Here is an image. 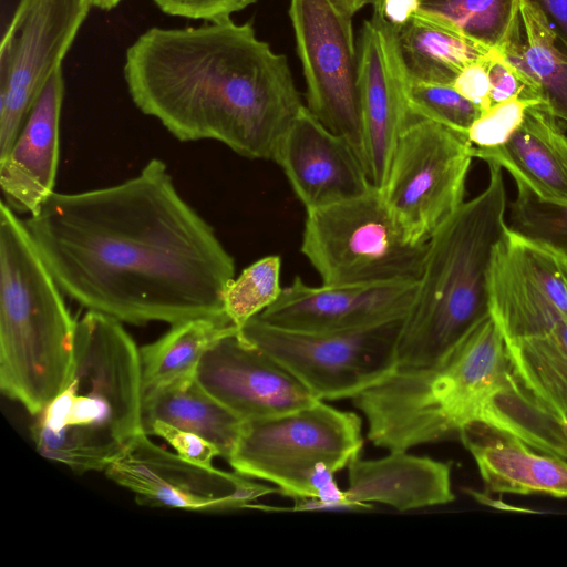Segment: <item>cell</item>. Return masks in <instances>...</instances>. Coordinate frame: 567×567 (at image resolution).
<instances>
[{"label": "cell", "mask_w": 567, "mask_h": 567, "mask_svg": "<svg viewBox=\"0 0 567 567\" xmlns=\"http://www.w3.org/2000/svg\"><path fill=\"white\" fill-rule=\"evenodd\" d=\"M534 450L567 461V408L554 411L534 401L516 382L494 395L478 420Z\"/></svg>", "instance_id": "obj_28"}, {"label": "cell", "mask_w": 567, "mask_h": 567, "mask_svg": "<svg viewBox=\"0 0 567 567\" xmlns=\"http://www.w3.org/2000/svg\"><path fill=\"white\" fill-rule=\"evenodd\" d=\"M237 329L228 320L206 318L171 326L157 340L140 348L144 393L195 377L207 350Z\"/></svg>", "instance_id": "obj_26"}, {"label": "cell", "mask_w": 567, "mask_h": 567, "mask_svg": "<svg viewBox=\"0 0 567 567\" xmlns=\"http://www.w3.org/2000/svg\"><path fill=\"white\" fill-rule=\"evenodd\" d=\"M473 156L505 168L540 202L567 206V134L544 103L527 109L509 140Z\"/></svg>", "instance_id": "obj_21"}, {"label": "cell", "mask_w": 567, "mask_h": 567, "mask_svg": "<svg viewBox=\"0 0 567 567\" xmlns=\"http://www.w3.org/2000/svg\"><path fill=\"white\" fill-rule=\"evenodd\" d=\"M196 377L244 421L281 415L318 401L286 368L246 340L239 329L207 350Z\"/></svg>", "instance_id": "obj_15"}, {"label": "cell", "mask_w": 567, "mask_h": 567, "mask_svg": "<svg viewBox=\"0 0 567 567\" xmlns=\"http://www.w3.org/2000/svg\"><path fill=\"white\" fill-rule=\"evenodd\" d=\"M536 7L556 47L567 53V0H528Z\"/></svg>", "instance_id": "obj_38"}, {"label": "cell", "mask_w": 567, "mask_h": 567, "mask_svg": "<svg viewBox=\"0 0 567 567\" xmlns=\"http://www.w3.org/2000/svg\"><path fill=\"white\" fill-rule=\"evenodd\" d=\"M62 65L51 74L10 151L0 158L2 202L14 213L34 214L53 194L59 166Z\"/></svg>", "instance_id": "obj_19"}, {"label": "cell", "mask_w": 567, "mask_h": 567, "mask_svg": "<svg viewBox=\"0 0 567 567\" xmlns=\"http://www.w3.org/2000/svg\"><path fill=\"white\" fill-rule=\"evenodd\" d=\"M91 7L101 10H112L116 8L123 0H87Z\"/></svg>", "instance_id": "obj_41"}, {"label": "cell", "mask_w": 567, "mask_h": 567, "mask_svg": "<svg viewBox=\"0 0 567 567\" xmlns=\"http://www.w3.org/2000/svg\"><path fill=\"white\" fill-rule=\"evenodd\" d=\"M24 223L62 292L89 311L135 326L230 321L235 261L159 158L112 186L54 192Z\"/></svg>", "instance_id": "obj_1"}, {"label": "cell", "mask_w": 567, "mask_h": 567, "mask_svg": "<svg viewBox=\"0 0 567 567\" xmlns=\"http://www.w3.org/2000/svg\"><path fill=\"white\" fill-rule=\"evenodd\" d=\"M417 13L502 52L522 31L520 0H420Z\"/></svg>", "instance_id": "obj_29"}, {"label": "cell", "mask_w": 567, "mask_h": 567, "mask_svg": "<svg viewBox=\"0 0 567 567\" xmlns=\"http://www.w3.org/2000/svg\"><path fill=\"white\" fill-rule=\"evenodd\" d=\"M513 382L506 339L489 315L435 363L398 367L351 400L374 446L410 451L458 439Z\"/></svg>", "instance_id": "obj_4"}, {"label": "cell", "mask_w": 567, "mask_h": 567, "mask_svg": "<svg viewBox=\"0 0 567 567\" xmlns=\"http://www.w3.org/2000/svg\"><path fill=\"white\" fill-rule=\"evenodd\" d=\"M487 164L484 190L464 202L427 241L416 292L400 329L398 367L435 363L491 315V260L508 224L502 167Z\"/></svg>", "instance_id": "obj_5"}, {"label": "cell", "mask_w": 567, "mask_h": 567, "mask_svg": "<svg viewBox=\"0 0 567 567\" xmlns=\"http://www.w3.org/2000/svg\"><path fill=\"white\" fill-rule=\"evenodd\" d=\"M489 55L464 68L453 82L456 91L475 104L482 113L492 107L488 76Z\"/></svg>", "instance_id": "obj_37"}, {"label": "cell", "mask_w": 567, "mask_h": 567, "mask_svg": "<svg viewBox=\"0 0 567 567\" xmlns=\"http://www.w3.org/2000/svg\"><path fill=\"white\" fill-rule=\"evenodd\" d=\"M280 271V257L271 255L258 259L228 284L223 295L224 310L237 328L278 299L282 290Z\"/></svg>", "instance_id": "obj_30"}, {"label": "cell", "mask_w": 567, "mask_h": 567, "mask_svg": "<svg viewBox=\"0 0 567 567\" xmlns=\"http://www.w3.org/2000/svg\"><path fill=\"white\" fill-rule=\"evenodd\" d=\"M134 105L181 142L213 140L250 159H274L305 106L284 54L230 18L153 27L126 49Z\"/></svg>", "instance_id": "obj_2"}, {"label": "cell", "mask_w": 567, "mask_h": 567, "mask_svg": "<svg viewBox=\"0 0 567 567\" xmlns=\"http://www.w3.org/2000/svg\"><path fill=\"white\" fill-rule=\"evenodd\" d=\"M394 29L406 73L425 82L453 84L464 68L493 51L421 13Z\"/></svg>", "instance_id": "obj_24"}, {"label": "cell", "mask_w": 567, "mask_h": 567, "mask_svg": "<svg viewBox=\"0 0 567 567\" xmlns=\"http://www.w3.org/2000/svg\"><path fill=\"white\" fill-rule=\"evenodd\" d=\"M144 431L147 435L162 437L179 456L190 462L212 466L213 460L220 456L219 450L206 439L165 422L154 421Z\"/></svg>", "instance_id": "obj_34"}, {"label": "cell", "mask_w": 567, "mask_h": 567, "mask_svg": "<svg viewBox=\"0 0 567 567\" xmlns=\"http://www.w3.org/2000/svg\"><path fill=\"white\" fill-rule=\"evenodd\" d=\"M141 434L106 468V476L134 494L143 506L195 512L252 508L278 488L239 473L190 462Z\"/></svg>", "instance_id": "obj_13"}, {"label": "cell", "mask_w": 567, "mask_h": 567, "mask_svg": "<svg viewBox=\"0 0 567 567\" xmlns=\"http://www.w3.org/2000/svg\"><path fill=\"white\" fill-rule=\"evenodd\" d=\"M514 379L537 403L567 408V322L534 337L506 341Z\"/></svg>", "instance_id": "obj_27"}, {"label": "cell", "mask_w": 567, "mask_h": 567, "mask_svg": "<svg viewBox=\"0 0 567 567\" xmlns=\"http://www.w3.org/2000/svg\"><path fill=\"white\" fill-rule=\"evenodd\" d=\"M358 60L365 169L371 184L382 189L395 143L411 114L395 29L377 11L362 24Z\"/></svg>", "instance_id": "obj_17"}, {"label": "cell", "mask_w": 567, "mask_h": 567, "mask_svg": "<svg viewBox=\"0 0 567 567\" xmlns=\"http://www.w3.org/2000/svg\"><path fill=\"white\" fill-rule=\"evenodd\" d=\"M289 17L307 85V109L351 145L365 168L352 18L330 0H290Z\"/></svg>", "instance_id": "obj_11"}, {"label": "cell", "mask_w": 567, "mask_h": 567, "mask_svg": "<svg viewBox=\"0 0 567 567\" xmlns=\"http://www.w3.org/2000/svg\"><path fill=\"white\" fill-rule=\"evenodd\" d=\"M346 498L373 508L372 503L406 512L455 499L452 465L409 451H389L379 458L357 456L348 465Z\"/></svg>", "instance_id": "obj_20"}, {"label": "cell", "mask_w": 567, "mask_h": 567, "mask_svg": "<svg viewBox=\"0 0 567 567\" xmlns=\"http://www.w3.org/2000/svg\"><path fill=\"white\" fill-rule=\"evenodd\" d=\"M488 292L506 341L545 333L567 322V254L508 226L493 250Z\"/></svg>", "instance_id": "obj_14"}, {"label": "cell", "mask_w": 567, "mask_h": 567, "mask_svg": "<svg viewBox=\"0 0 567 567\" xmlns=\"http://www.w3.org/2000/svg\"><path fill=\"white\" fill-rule=\"evenodd\" d=\"M426 249L405 234L374 186L307 210L301 252L323 285L419 281Z\"/></svg>", "instance_id": "obj_8"}, {"label": "cell", "mask_w": 567, "mask_h": 567, "mask_svg": "<svg viewBox=\"0 0 567 567\" xmlns=\"http://www.w3.org/2000/svg\"><path fill=\"white\" fill-rule=\"evenodd\" d=\"M540 100L516 96L493 105L471 125L467 138L475 148H494L506 143L522 124L528 107Z\"/></svg>", "instance_id": "obj_33"}, {"label": "cell", "mask_w": 567, "mask_h": 567, "mask_svg": "<svg viewBox=\"0 0 567 567\" xmlns=\"http://www.w3.org/2000/svg\"><path fill=\"white\" fill-rule=\"evenodd\" d=\"M520 33L501 53L537 91L549 112L567 123V53L555 45L542 14L528 0H520Z\"/></svg>", "instance_id": "obj_25"}, {"label": "cell", "mask_w": 567, "mask_h": 567, "mask_svg": "<svg viewBox=\"0 0 567 567\" xmlns=\"http://www.w3.org/2000/svg\"><path fill=\"white\" fill-rule=\"evenodd\" d=\"M140 349L122 322L89 311L76 321L74 363L31 426L37 451L83 474L105 471L144 432Z\"/></svg>", "instance_id": "obj_3"}, {"label": "cell", "mask_w": 567, "mask_h": 567, "mask_svg": "<svg viewBox=\"0 0 567 567\" xmlns=\"http://www.w3.org/2000/svg\"><path fill=\"white\" fill-rule=\"evenodd\" d=\"M154 421L165 422L206 439L219 450L220 457L226 461L231 455L245 423L213 396L196 375L144 393V430Z\"/></svg>", "instance_id": "obj_23"}, {"label": "cell", "mask_w": 567, "mask_h": 567, "mask_svg": "<svg viewBox=\"0 0 567 567\" xmlns=\"http://www.w3.org/2000/svg\"><path fill=\"white\" fill-rule=\"evenodd\" d=\"M473 158L466 134L411 115L380 190L412 240L427 243L464 203Z\"/></svg>", "instance_id": "obj_10"}, {"label": "cell", "mask_w": 567, "mask_h": 567, "mask_svg": "<svg viewBox=\"0 0 567 567\" xmlns=\"http://www.w3.org/2000/svg\"><path fill=\"white\" fill-rule=\"evenodd\" d=\"M382 0H372L373 8H378L381 4Z\"/></svg>", "instance_id": "obj_42"}, {"label": "cell", "mask_w": 567, "mask_h": 567, "mask_svg": "<svg viewBox=\"0 0 567 567\" xmlns=\"http://www.w3.org/2000/svg\"><path fill=\"white\" fill-rule=\"evenodd\" d=\"M166 14L214 22L229 19L257 0H151Z\"/></svg>", "instance_id": "obj_35"}, {"label": "cell", "mask_w": 567, "mask_h": 567, "mask_svg": "<svg viewBox=\"0 0 567 567\" xmlns=\"http://www.w3.org/2000/svg\"><path fill=\"white\" fill-rule=\"evenodd\" d=\"M488 76L492 106L516 96L542 101L525 76L498 51H492L488 58Z\"/></svg>", "instance_id": "obj_36"}, {"label": "cell", "mask_w": 567, "mask_h": 567, "mask_svg": "<svg viewBox=\"0 0 567 567\" xmlns=\"http://www.w3.org/2000/svg\"><path fill=\"white\" fill-rule=\"evenodd\" d=\"M516 186L517 195L509 206L508 226L567 254V206L540 202L525 186Z\"/></svg>", "instance_id": "obj_32"}, {"label": "cell", "mask_w": 567, "mask_h": 567, "mask_svg": "<svg viewBox=\"0 0 567 567\" xmlns=\"http://www.w3.org/2000/svg\"><path fill=\"white\" fill-rule=\"evenodd\" d=\"M402 85L411 115L440 123L462 134L467 135L471 125L482 114L453 84L414 79L406 73L404 65Z\"/></svg>", "instance_id": "obj_31"}, {"label": "cell", "mask_w": 567, "mask_h": 567, "mask_svg": "<svg viewBox=\"0 0 567 567\" xmlns=\"http://www.w3.org/2000/svg\"><path fill=\"white\" fill-rule=\"evenodd\" d=\"M419 7L420 0H382L373 11L379 12L394 28H399L417 13Z\"/></svg>", "instance_id": "obj_39"}, {"label": "cell", "mask_w": 567, "mask_h": 567, "mask_svg": "<svg viewBox=\"0 0 567 567\" xmlns=\"http://www.w3.org/2000/svg\"><path fill=\"white\" fill-rule=\"evenodd\" d=\"M272 161L306 210L359 196L373 186L351 145L306 105L280 140Z\"/></svg>", "instance_id": "obj_18"}, {"label": "cell", "mask_w": 567, "mask_h": 567, "mask_svg": "<svg viewBox=\"0 0 567 567\" xmlns=\"http://www.w3.org/2000/svg\"><path fill=\"white\" fill-rule=\"evenodd\" d=\"M91 8L87 0H19L0 47V158L62 65Z\"/></svg>", "instance_id": "obj_12"}, {"label": "cell", "mask_w": 567, "mask_h": 567, "mask_svg": "<svg viewBox=\"0 0 567 567\" xmlns=\"http://www.w3.org/2000/svg\"><path fill=\"white\" fill-rule=\"evenodd\" d=\"M458 440L488 492L567 498L566 460L534 452L519 439L482 422L463 429Z\"/></svg>", "instance_id": "obj_22"}, {"label": "cell", "mask_w": 567, "mask_h": 567, "mask_svg": "<svg viewBox=\"0 0 567 567\" xmlns=\"http://www.w3.org/2000/svg\"><path fill=\"white\" fill-rule=\"evenodd\" d=\"M403 318L348 331L311 332L270 324L258 316L240 334L271 355L317 399H352L398 368Z\"/></svg>", "instance_id": "obj_9"}, {"label": "cell", "mask_w": 567, "mask_h": 567, "mask_svg": "<svg viewBox=\"0 0 567 567\" xmlns=\"http://www.w3.org/2000/svg\"><path fill=\"white\" fill-rule=\"evenodd\" d=\"M332 4L343 14L352 18L364 6L372 3V0H330Z\"/></svg>", "instance_id": "obj_40"}, {"label": "cell", "mask_w": 567, "mask_h": 567, "mask_svg": "<svg viewBox=\"0 0 567 567\" xmlns=\"http://www.w3.org/2000/svg\"><path fill=\"white\" fill-rule=\"evenodd\" d=\"M416 286L417 281H394L315 287L296 277L258 317L300 331L357 330L404 318Z\"/></svg>", "instance_id": "obj_16"}, {"label": "cell", "mask_w": 567, "mask_h": 567, "mask_svg": "<svg viewBox=\"0 0 567 567\" xmlns=\"http://www.w3.org/2000/svg\"><path fill=\"white\" fill-rule=\"evenodd\" d=\"M362 446V419L318 400L281 415L245 421L227 462L237 473L271 483L292 498L289 512L369 511L348 501L334 478Z\"/></svg>", "instance_id": "obj_7"}, {"label": "cell", "mask_w": 567, "mask_h": 567, "mask_svg": "<svg viewBox=\"0 0 567 567\" xmlns=\"http://www.w3.org/2000/svg\"><path fill=\"white\" fill-rule=\"evenodd\" d=\"M27 226L0 205V389L38 415L64 388L76 321Z\"/></svg>", "instance_id": "obj_6"}]
</instances>
